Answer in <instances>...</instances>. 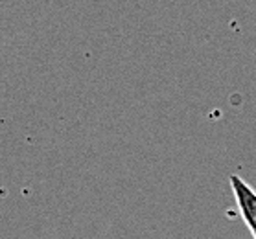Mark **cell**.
<instances>
[{
  "label": "cell",
  "mask_w": 256,
  "mask_h": 239,
  "mask_svg": "<svg viewBox=\"0 0 256 239\" xmlns=\"http://www.w3.org/2000/svg\"><path fill=\"white\" fill-rule=\"evenodd\" d=\"M228 182L238 204L240 216L252 234V239H256V190L238 175H230Z\"/></svg>",
  "instance_id": "cell-1"
}]
</instances>
